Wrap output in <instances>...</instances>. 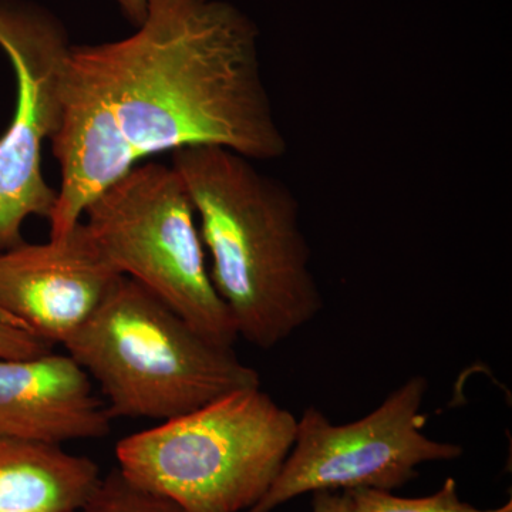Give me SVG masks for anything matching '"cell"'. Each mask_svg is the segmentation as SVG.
Instances as JSON below:
<instances>
[{"instance_id": "12", "label": "cell", "mask_w": 512, "mask_h": 512, "mask_svg": "<svg viewBox=\"0 0 512 512\" xmlns=\"http://www.w3.org/2000/svg\"><path fill=\"white\" fill-rule=\"evenodd\" d=\"M73 512H185L173 501L131 483L114 468Z\"/></svg>"}, {"instance_id": "1", "label": "cell", "mask_w": 512, "mask_h": 512, "mask_svg": "<svg viewBox=\"0 0 512 512\" xmlns=\"http://www.w3.org/2000/svg\"><path fill=\"white\" fill-rule=\"evenodd\" d=\"M60 190L50 239L144 158L195 146L252 161L288 151L258 53V29L224 0H148L134 35L70 46L53 137Z\"/></svg>"}, {"instance_id": "5", "label": "cell", "mask_w": 512, "mask_h": 512, "mask_svg": "<svg viewBox=\"0 0 512 512\" xmlns=\"http://www.w3.org/2000/svg\"><path fill=\"white\" fill-rule=\"evenodd\" d=\"M101 254L222 346L239 338L212 284L194 205L173 165L138 164L84 211Z\"/></svg>"}, {"instance_id": "4", "label": "cell", "mask_w": 512, "mask_h": 512, "mask_svg": "<svg viewBox=\"0 0 512 512\" xmlns=\"http://www.w3.org/2000/svg\"><path fill=\"white\" fill-rule=\"evenodd\" d=\"M296 426L288 409L249 387L124 437L117 468L185 512H245L274 483Z\"/></svg>"}, {"instance_id": "8", "label": "cell", "mask_w": 512, "mask_h": 512, "mask_svg": "<svg viewBox=\"0 0 512 512\" xmlns=\"http://www.w3.org/2000/svg\"><path fill=\"white\" fill-rule=\"evenodd\" d=\"M84 222L62 239L0 252V323L63 345L120 278Z\"/></svg>"}, {"instance_id": "13", "label": "cell", "mask_w": 512, "mask_h": 512, "mask_svg": "<svg viewBox=\"0 0 512 512\" xmlns=\"http://www.w3.org/2000/svg\"><path fill=\"white\" fill-rule=\"evenodd\" d=\"M52 345L0 323V359H29L52 352Z\"/></svg>"}, {"instance_id": "3", "label": "cell", "mask_w": 512, "mask_h": 512, "mask_svg": "<svg viewBox=\"0 0 512 512\" xmlns=\"http://www.w3.org/2000/svg\"><path fill=\"white\" fill-rule=\"evenodd\" d=\"M63 346L99 384L111 420L161 423L261 387L259 373L234 348L205 338L124 275Z\"/></svg>"}, {"instance_id": "6", "label": "cell", "mask_w": 512, "mask_h": 512, "mask_svg": "<svg viewBox=\"0 0 512 512\" xmlns=\"http://www.w3.org/2000/svg\"><path fill=\"white\" fill-rule=\"evenodd\" d=\"M427 390L426 377H410L375 412L348 424H333L319 409L308 407L274 483L245 512H272L316 491H392L417 478L421 464L463 456L458 444L424 434L427 419L421 407Z\"/></svg>"}, {"instance_id": "10", "label": "cell", "mask_w": 512, "mask_h": 512, "mask_svg": "<svg viewBox=\"0 0 512 512\" xmlns=\"http://www.w3.org/2000/svg\"><path fill=\"white\" fill-rule=\"evenodd\" d=\"M100 477L90 458L0 434V512H73Z\"/></svg>"}, {"instance_id": "14", "label": "cell", "mask_w": 512, "mask_h": 512, "mask_svg": "<svg viewBox=\"0 0 512 512\" xmlns=\"http://www.w3.org/2000/svg\"><path fill=\"white\" fill-rule=\"evenodd\" d=\"M312 512H350L346 491H316L313 493Z\"/></svg>"}, {"instance_id": "9", "label": "cell", "mask_w": 512, "mask_h": 512, "mask_svg": "<svg viewBox=\"0 0 512 512\" xmlns=\"http://www.w3.org/2000/svg\"><path fill=\"white\" fill-rule=\"evenodd\" d=\"M111 419L93 380L70 355L0 359V434L62 447L109 436Z\"/></svg>"}, {"instance_id": "2", "label": "cell", "mask_w": 512, "mask_h": 512, "mask_svg": "<svg viewBox=\"0 0 512 512\" xmlns=\"http://www.w3.org/2000/svg\"><path fill=\"white\" fill-rule=\"evenodd\" d=\"M255 161L217 146L180 148L173 167L194 205L210 275L238 336L272 349L312 322L323 296L301 205Z\"/></svg>"}, {"instance_id": "15", "label": "cell", "mask_w": 512, "mask_h": 512, "mask_svg": "<svg viewBox=\"0 0 512 512\" xmlns=\"http://www.w3.org/2000/svg\"><path fill=\"white\" fill-rule=\"evenodd\" d=\"M124 16L134 26H140L147 16L148 0H117Z\"/></svg>"}, {"instance_id": "11", "label": "cell", "mask_w": 512, "mask_h": 512, "mask_svg": "<svg viewBox=\"0 0 512 512\" xmlns=\"http://www.w3.org/2000/svg\"><path fill=\"white\" fill-rule=\"evenodd\" d=\"M346 494L350 512H511V503L498 510H480L466 503L458 495L453 478H447L439 491L423 498L397 497L376 488H355Z\"/></svg>"}, {"instance_id": "7", "label": "cell", "mask_w": 512, "mask_h": 512, "mask_svg": "<svg viewBox=\"0 0 512 512\" xmlns=\"http://www.w3.org/2000/svg\"><path fill=\"white\" fill-rule=\"evenodd\" d=\"M70 46L49 10L0 0V47L18 83L15 114L0 137V252L25 242L22 227L29 217L49 221L55 211L57 191L43 177L42 150L62 124Z\"/></svg>"}]
</instances>
